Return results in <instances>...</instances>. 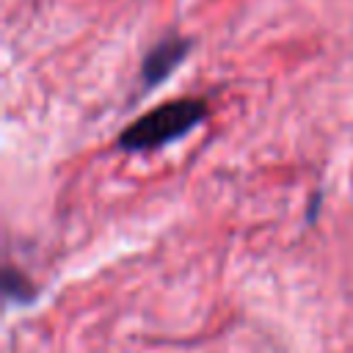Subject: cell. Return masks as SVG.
Instances as JSON below:
<instances>
[{"label": "cell", "mask_w": 353, "mask_h": 353, "mask_svg": "<svg viewBox=\"0 0 353 353\" xmlns=\"http://www.w3.org/2000/svg\"><path fill=\"white\" fill-rule=\"evenodd\" d=\"M207 105L204 99H171L157 105L154 110L135 119L119 135V146L127 152H146L165 146L182 135H188L199 121H204Z\"/></svg>", "instance_id": "cell-1"}, {"label": "cell", "mask_w": 353, "mask_h": 353, "mask_svg": "<svg viewBox=\"0 0 353 353\" xmlns=\"http://www.w3.org/2000/svg\"><path fill=\"white\" fill-rule=\"evenodd\" d=\"M190 52V39L182 36H165L160 39L143 58L141 63V83L143 88H154L157 83H163Z\"/></svg>", "instance_id": "cell-2"}]
</instances>
